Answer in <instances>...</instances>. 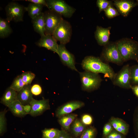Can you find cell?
I'll use <instances>...</instances> for the list:
<instances>
[{
    "label": "cell",
    "mask_w": 138,
    "mask_h": 138,
    "mask_svg": "<svg viewBox=\"0 0 138 138\" xmlns=\"http://www.w3.org/2000/svg\"><path fill=\"white\" fill-rule=\"evenodd\" d=\"M5 10L6 19L9 22L11 21L16 22L23 21L24 13L26 11L25 7L18 3L12 2L6 6Z\"/></svg>",
    "instance_id": "52a82bcc"
},
{
    "label": "cell",
    "mask_w": 138,
    "mask_h": 138,
    "mask_svg": "<svg viewBox=\"0 0 138 138\" xmlns=\"http://www.w3.org/2000/svg\"><path fill=\"white\" fill-rule=\"evenodd\" d=\"M30 104L31 106V110L29 114L33 117L40 115L50 109L48 99L37 100L33 98Z\"/></svg>",
    "instance_id": "7c38bea8"
},
{
    "label": "cell",
    "mask_w": 138,
    "mask_h": 138,
    "mask_svg": "<svg viewBox=\"0 0 138 138\" xmlns=\"http://www.w3.org/2000/svg\"><path fill=\"white\" fill-rule=\"evenodd\" d=\"M87 127L77 118L71 124L69 132L73 138H79Z\"/></svg>",
    "instance_id": "ac0fdd59"
},
{
    "label": "cell",
    "mask_w": 138,
    "mask_h": 138,
    "mask_svg": "<svg viewBox=\"0 0 138 138\" xmlns=\"http://www.w3.org/2000/svg\"><path fill=\"white\" fill-rule=\"evenodd\" d=\"M8 107L13 114L16 117H22L27 114L24 110L23 105L18 100Z\"/></svg>",
    "instance_id": "7402d4cb"
},
{
    "label": "cell",
    "mask_w": 138,
    "mask_h": 138,
    "mask_svg": "<svg viewBox=\"0 0 138 138\" xmlns=\"http://www.w3.org/2000/svg\"><path fill=\"white\" fill-rule=\"evenodd\" d=\"M21 75L22 80L25 85H30L35 76V74L30 71L24 72Z\"/></svg>",
    "instance_id": "f1b7e54d"
},
{
    "label": "cell",
    "mask_w": 138,
    "mask_h": 138,
    "mask_svg": "<svg viewBox=\"0 0 138 138\" xmlns=\"http://www.w3.org/2000/svg\"><path fill=\"white\" fill-rule=\"evenodd\" d=\"M44 6L42 5L30 3L27 7H25V9L26 11L28 12L29 15L32 19L42 13V11Z\"/></svg>",
    "instance_id": "603a6c76"
},
{
    "label": "cell",
    "mask_w": 138,
    "mask_h": 138,
    "mask_svg": "<svg viewBox=\"0 0 138 138\" xmlns=\"http://www.w3.org/2000/svg\"><path fill=\"white\" fill-rule=\"evenodd\" d=\"M130 67L129 64H126L116 73L112 81L113 85L123 88H131L132 85L130 80Z\"/></svg>",
    "instance_id": "9c48e42d"
},
{
    "label": "cell",
    "mask_w": 138,
    "mask_h": 138,
    "mask_svg": "<svg viewBox=\"0 0 138 138\" xmlns=\"http://www.w3.org/2000/svg\"><path fill=\"white\" fill-rule=\"evenodd\" d=\"M81 64L85 71L97 74H103L104 77L108 78L111 81L116 73L108 63L104 62L98 57L92 56H86Z\"/></svg>",
    "instance_id": "6da1fadb"
},
{
    "label": "cell",
    "mask_w": 138,
    "mask_h": 138,
    "mask_svg": "<svg viewBox=\"0 0 138 138\" xmlns=\"http://www.w3.org/2000/svg\"><path fill=\"white\" fill-rule=\"evenodd\" d=\"M48 8L55 12L66 18H70L76 9L62 0H46Z\"/></svg>",
    "instance_id": "5b68a950"
},
{
    "label": "cell",
    "mask_w": 138,
    "mask_h": 138,
    "mask_svg": "<svg viewBox=\"0 0 138 138\" xmlns=\"http://www.w3.org/2000/svg\"><path fill=\"white\" fill-rule=\"evenodd\" d=\"M6 112V110L0 113V134H3L6 129V120L5 115Z\"/></svg>",
    "instance_id": "4dcf8cb0"
},
{
    "label": "cell",
    "mask_w": 138,
    "mask_h": 138,
    "mask_svg": "<svg viewBox=\"0 0 138 138\" xmlns=\"http://www.w3.org/2000/svg\"><path fill=\"white\" fill-rule=\"evenodd\" d=\"M77 116V114L74 113L64 115L58 118V123L62 129L69 132L71 124Z\"/></svg>",
    "instance_id": "ffe728a7"
},
{
    "label": "cell",
    "mask_w": 138,
    "mask_h": 138,
    "mask_svg": "<svg viewBox=\"0 0 138 138\" xmlns=\"http://www.w3.org/2000/svg\"><path fill=\"white\" fill-rule=\"evenodd\" d=\"M26 1L34 4L43 5L46 6L48 8V6L46 0H27Z\"/></svg>",
    "instance_id": "f35d334b"
},
{
    "label": "cell",
    "mask_w": 138,
    "mask_h": 138,
    "mask_svg": "<svg viewBox=\"0 0 138 138\" xmlns=\"http://www.w3.org/2000/svg\"><path fill=\"white\" fill-rule=\"evenodd\" d=\"M85 105L83 102L77 100H72L59 107L55 111L56 116L58 118L64 115L71 113L75 110L81 108Z\"/></svg>",
    "instance_id": "8fae6325"
},
{
    "label": "cell",
    "mask_w": 138,
    "mask_h": 138,
    "mask_svg": "<svg viewBox=\"0 0 138 138\" xmlns=\"http://www.w3.org/2000/svg\"><path fill=\"white\" fill-rule=\"evenodd\" d=\"M25 85L22 80L21 75H20L15 78L10 87L18 92L20 91Z\"/></svg>",
    "instance_id": "4316f807"
},
{
    "label": "cell",
    "mask_w": 138,
    "mask_h": 138,
    "mask_svg": "<svg viewBox=\"0 0 138 138\" xmlns=\"http://www.w3.org/2000/svg\"><path fill=\"white\" fill-rule=\"evenodd\" d=\"M96 4L99 9V13L104 11L110 6L113 5V1L107 0H97Z\"/></svg>",
    "instance_id": "f546056e"
},
{
    "label": "cell",
    "mask_w": 138,
    "mask_h": 138,
    "mask_svg": "<svg viewBox=\"0 0 138 138\" xmlns=\"http://www.w3.org/2000/svg\"><path fill=\"white\" fill-rule=\"evenodd\" d=\"M131 89L135 95L138 97V85L132 86Z\"/></svg>",
    "instance_id": "60d3db41"
},
{
    "label": "cell",
    "mask_w": 138,
    "mask_h": 138,
    "mask_svg": "<svg viewBox=\"0 0 138 138\" xmlns=\"http://www.w3.org/2000/svg\"><path fill=\"white\" fill-rule=\"evenodd\" d=\"M60 130L56 128H45L42 131V138H56Z\"/></svg>",
    "instance_id": "d4e9b609"
},
{
    "label": "cell",
    "mask_w": 138,
    "mask_h": 138,
    "mask_svg": "<svg viewBox=\"0 0 138 138\" xmlns=\"http://www.w3.org/2000/svg\"><path fill=\"white\" fill-rule=\"evenodd\" d=\"M133 123L134 129L137 138H138V107L136 109L134 112Z\"/></svg>",
    "instance_id": "d6a6232c"
},
{
    "label": "cell",
    "mask_w": 138,
    "mask_h": 138,
    "mask_svg": "<svg viewBox=\"0 0 138 138\" xmlns=\"http://www.w3.org/2000/svg\"><path fill=\"white\" fill-rule=\"evenodd\" d=\"M57 54L64 65L72 70L78 71L75 66L74 56L66 49L65 45L61 44L59 45Z\"/></svg>",
    "instance_id": "30bf717a"
},
{
    "label": "cell",
    "mask_w": 138,
    "mask_h": 138,
    "mask_svg": "<svg viewBox=\"0 0 138 138\" xmlns=\"http://www.w3.org/2000/svg\"><path fill=\"white\" fill-rule=\"evenodd\" d=\"M118 50L124 62L133 60L138 63V42L131 39L122 38L116 42Z\"/></svg>",
    "instance_id": "7a4b0ae2"
},
{
    "label": "cell",
    "mask_w": 138,
    "mask_h": 138,
    "mask_svg": "<svg viewBox=\"0 0 138 138\" xmlns=\"http://www.w3.org/2000/svg\"><path fill=\"white\" fill-rule=\"evenodd\" d=\"M100 58L107 63L111 62L119 65L124 62L118 50L116 42H109L104 46Z\"/></svg>",
    "instance_id": "3957f363"
},
{
    "label": "cell",
    "mask_w": 138,
    "mask_h": 138,
    "mask_svg": "<svg viewBox=\"0 0 138 138\" xmlns=\"http://www.w3.org/2000/svg\"><path fill=\"white\" fill-rule=\"evenodd\" d=\"M79 73L82 90L90 92L99 88L102 79L98 74L86 71Z\"/></svg>",
    "instance_id": "277c9868"
},
{
    "label": "cell",
    "mask_w": 138,
    "mask_h": 138,
    "mask_svg": "<svg viewBox=\"0 0 138 138\" xmlns=\"http://www.w3.org/2000/svg\"><path fill=\"white\" fill-rule=\"evenodd\" d=\"M80 119L82 123L87 126H90L92 123L93 121L92 116L87 114H83L81 117Z\"/></svg>",
    "instance_id": "836d02e7"
},
{
    "label": "cell",
    "mask_w": 138,
    "mask_h": 138,
    "mask_svg": "<svg viewBox=\"0 0 138 138\" xmlns=\"http://www.w3.org/2000/svg\"><path fill=\"white\" fill-rule=\"evenodd\" d=\"M113 6V5L110 6L104 11L106 16L109 18H113L120 14Z\"/></svg>",
    "instance_id": "1f68e13d"
},
{
    "label": "cell",
    "mask_w": 138,
    "mask_h": 138,
    "mask_svg": "<svg viewBox=\"0 0 138 138\" xmlns=\"http://www.w3.org/2000/svg\"><path fill=\"white\" fill-rule=\"evenodd\" d=\"M32 22L35 31L39 33L41 37L45 36V29L44 13L42 12L38 16L32 19Z\"/></svg>",
    "instance_id": "44dd1931"
},
{
    "label": "cell",
    "mask_w": 138,
    "mask_h": 138,
    "mask_svg": "<svg viewBox=\"0 0 138 138\" xmlns=\"http://www.w3.org/2000/svg\"><path fill=\"white\" fill-rule=\"evenodd\" d=\"M111 27L104 28L97 26L95 33V39L100 45L104 46L109 42Z\"/></svg>",
    "instance_id": "9a60e30c"
},
{
    "label": "cell",
    "mask_w": 138,
    "mask_h": 138,
    "mask_svg": "<svg viewBox=\"0 0 138 138\" xmlns=\"http://www.w3.org/2000/svg\"><path fill=\"white\" fill-rule=\"evenodd\" d=\"M136 1H137V3H138V0H136Z\"/></svg>",
    "instance_id": "b9f144b4"
},
{
    "label": "cell",
    "mask_w": 138,
    "mask_h": 138,
    "mask_svg": "<svg viewBox=\"0 0 138 138\" xmlns=\"http://www.w3.org/2000/svg\"><path fill=\"white\" fill-rule=\"evenodd\" d=\"M125 136L113 129L110 133L103 138H125Z\"/></svg>",
    "instance_id": "e575fe53"
},
{
    "label": "cell",
    "mask_w": 138,
    "mask_h": 138,
    "mask_svg": "<svg viewBox=\"0 0 138 138\" xmlns=\"http://www.w3.org/2000/svg\"><path fill=\"white\" fill-rule=\"evenodd\" d=\"M112 125L114 129L125 135L128 134L129 125L123 120L114 117H112L108 122Z\"/></svg>",
    "instance_id": "2e32d148"
},
{
    "label": "cell",
    "mask_w": 138,
    "mask_h": 138,
    "mask_svg": "<svg viewBox=\"0 0 138 138\" xmlns=\"http://www.w3.org/2000/svg\"><path fill=\"white\" fill-rule=\"evenodd\" d=\"M130 72L131 85L132 84L138 85V65L130 67Z\"/></svg>",
    "instance_id": "83f0119b"
},
{
    "label": "cell",
    "mask_w": 138,
    "mask_h": 138,
    "mask_svg": "<svg viewBox=\"0 0 138 138\" xmlns=\"http://www.w3.org/2000/svg\"><path fill=\"white\" fill-rule=\"evenodd\" d=\"M56 138H73L69 132L62 129Z\"/></svg>",
    "instance_id": "74e56055"
},
{
    "label": "cell",
    "mask_w": 138,
    "mask_h": 138,
    "mask_svg": "<svg viewBox=\"0 0 138 138\" xmlns=\"http://www.w3.org/2000/svg\"><path fill=\"white\" fill-rule=\"evenodd\" d=\"M44 17L45 34L52 35L63 18L62 16L50 10L44 13Z\"/></svg>",
    "instance_id": "ba28073f"
},
{
    "label": "cell",
    "mask_w": 138,
    "mask_h": 138,
    "mask_svg": "<svg viewBox=\"0 0 138 138\" xmlns=\"http://www.w3.org/2000/svg\"><path fill=\"white\" fill-rule=\"evenodd\" d=\"M23 107L25 112L27 114H29L31 110V105L30 104L23 105Z\"/></svg>",
    "instance_id": "ab89813d"
},
{
    "label": "cell",
    "mask_w": 138,
    "mask_h": 138,
    "mask_svg": "<svg viewBox=\"0 0 138 138\" xmlns=\"http://www.w3.org/2000/svg\"><path fill=\"white\" fill-rule=\"evenodd\" d=\"M113 129L112 126L109 122L105 124L103 128L102 138L108 135Z\"/></svg>",
    "instance_id": "d590c367"
},
{
    "label": "cell",
    "mask_w": 138,
    "mask_h": 138,
    "mask_svg": "<svg viewBox=\"0 0 138 138\" xmlns=\"http://www.w3.org/2000/svg\"><path fill=\"white\" fill-rule=\"evenodd\" d=\"M31 92L35 95H38L42 92V88L40 85L38 84H35L31 86Z\"/></svg>",
    "instance_id": "8d00e7d4"
},
{
    "label": "cell",
    "mask_w": 138,
    "mask_h": 138,
    "mask_svg": "<svg viewBox=\"0 0 138 138\" xmlns=\"http://www.w3.org/2000/svg\"><path fill=\"white\" fill-rule=\"evenodd\" d=\"M36 44L39 47H44L57 53L59 45L57 41L52 35L45 34V36L41 37Z\"/></svg>",
    "instance_id": "5bb4252c"
},
{
    "label": "cell",
    "mask_w": 138,
    "mask_h": 138,
    "mask_svg": "<svg viewBox=\"0 0 138 138\" xmlns=\"http://www.w3.org/2000/svg\"><path fill=\"white\" fill-rule=\"evenodd\" d=\"M72 33V28L70 23L63 19L52 35L57 41L65 45L70 42Z\"/></svg>",
    "instance_id": "8992f818"
},
{
    "label": "cell",
    "mask_w": 138,
    "mask_h": 138,
    "mask_svg": "<svg viewBox=\"0 0 138 138\" xmlns=\"http://www.w3.org/2000/svg\"><path fill=\"white\" fill-rule=\"evenodd\" d=\"M17 92L10 87L5 90L1 99V102L8 107L17 100Z\"/></svg>",
    "instance_id": "d6986e66"
},
{
    "label": "cell",
    "mask_w": 138,
    "mask_h": 138,
    "mask_svg": "<svg viewBox=\"0 0 138 138\" xmlns=\"http://www.w3.org/2000/svg\"><path fill=\"white\" fill-rule=\"evenodd\" d=\"M97 133V130L94 127L88 126L79 138H96Z\"/></svg>",
    "instance_id": "484cf974"
},
{
    "label": "cell",
    "mask_w": 138,
    "mask_h": 138,
    "mask_svg": "<svg viewBox=\"0 0 138 138\" xmlns=\"http://www.w3.org/2000/svg\"><path fill=\"white\" fill-rule=\"evenodd\" d=\"M12 32L9 24L6 19H0V37L6 38L9 36Z\"/></svg>",
    "instance_id": "cb8c5ba5"
},
{
    "label": "cell",
    "mask_w": 138,
    "mask_h": 138,
    "mask_svg": "<svg viewBox=\"0 0 138 138\" xmlns=\"http://www.w3.org/2000/svg\"><path fill=\"white\" fill-rule=\"evenodd\" d=\"M31 87L30 85H25L20 91L17 92V100L23 105L29 104L33 98Z\"/></svg>",
    "instance_id": "e0dca14e"
},
{
    "label": "cell",
    "mask_w": 138,
    "mask_h": 138,
    "mask_svg": "<svg viewBox=\"0 0 138 138\" xmlns=\"http://www.w3.org/2000/svg\"><path fill=\"white\" fill-rule=\"evenodd\" d=\"M113 4L120 14L125 17L128 15L133 8L138 5V3L134 1L129 0H114Z\"/></svg>",
    "instance_id": "4fadbf2b"
}]
</instances>
